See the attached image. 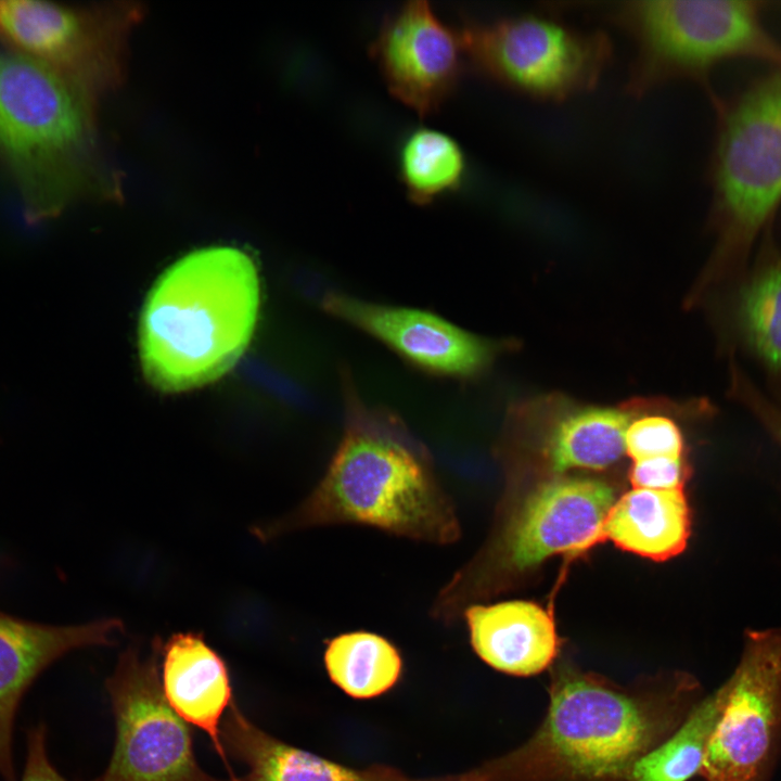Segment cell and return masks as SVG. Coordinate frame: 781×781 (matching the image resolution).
<instances>
[{
	"label": "cell",
	"instance_id": "obj_1",
	"mask_svg": "<svg viewBox=\"0 0 781 781\" xmlns=\"http://www.w3.org/2000/svg\"><path fill=\"white\" fill-rule=\"evenodd\" d=\"M344 428L319 482L289 513L254 527L263 541L360 525L414 541L459 540L460 521L425 445L393 411L369 405L343 372Z\"/></svg>",
	"mask_w": 781,
	"mask_h": 781
},
{
	"label": "cell",
	"instance_id": "obj_2",
	"mask_svg": "<svg viewBox=\"0 0 781 781\" xmlns=\"http://www.w3.org/2000/svg\"><path fill=\"white\" fill-rule=\"evenodd\" d=\"M696 688L683 677L668 691L630 692L563 669L537 732L488 763L492 781H630L636 763L674 732Z\"/></svg>",
	"mask_w": 781,
	"mask_h": 781
},
{
	"label": "cell",
	"instance_id": "obj_3",
	"mask_svg": "<svg viewBox=\"0 0 781 781\" xmlns=\"http://www.w3.org/2000/svg\"><path fill=\"white\" fill-rule=\"evenodd\" d=\"M259 283L251 257L231 246L193 252L156 282L140 321V357L155 387L180 392L229 370L253 332Z\"/></svg>",
	"mask_w": 781,
	"mask_h": 781
},
{
	"label": "cell",
	"instance_id": "obj_4",
	"mask_svg": "<svg viewBox=\"0 0 781 781\" xmlns=\"http://www.w3.org/2000/svg\"><path fill=\"white\" fill-rule=\"evenodd\" d=\"M98 104L51 68L0 51V162L28 222L57 217L87 194L116 195L98 170Z\"/></svg>",
	"mask_w": 781,
	"mask_h": 781
},
{
	"label": "cell",
	"instance_id": "obj_5",
	"mask_svg": "<svg viewBox=\"0 0 781 781\" xmlns=\"http://www.w3.org/2000/svg\"><path fill=\"white\" fill-rule=\"evenodd\" d=\"M710 176L717 241L705 286L727 283L746 269L756 239L781 203V65L721 111Z\"/></svg>",
	"mask_w": 781,
	"mask_h": 781
},
{
	"label": "cell",
	"instance_id": "obj_6",
	"mask_svg": "<svg viewBox=\"0 0 781 781\" xmlns=\"http://www.w3.org/2000/svg\"><path fill=\"white\" fill-rule=\"evenodd\" d=\"M635 46L627 90L642 97L716 64L755 57L781 65V44L765 29L757 3L741 0H630L603 9Z\"/></svg>",
	"mask_w": 781,
	"mask_h": 781
},
{
	"label": "cell",
	"instance_id": "obj_7",
	"mask_svg": "<svg viewBox=\"0 0 781 781\" xmlns=\"http://www.w3.org/2000/svg\"><path fill=\"white\" fill-rule=\"evenodd\" d=\"M459 34L464 56L475 69L542 101H564L592 90L613 52L605 33L542 14L471 22Z\"/></svg>",
	"mask_w": 781,
	"mask_h": 781
},
{
	"label": "cell",
	"instance_id": "obj_8",
	"mask_svg": "<svg viewBox=\"0 0 781 781\" xmlns=\"http://www.w3.org/2000/svg\"><path fill=\"white\" fill-rule=\"evenodd\" d=\"M143 15L136 2L0 0V41L100 102L126 79L130 37Z\"/></svg>",
	"mask_w": 781,
	"mask_h": 781
},
{
	"label": "cell",
	"instance_id": "obj_9",
	"mask_svg": "<svg viewBox=\"0 0 781 781\" xmlns=\"http://www.w3.org/2000/svg\"><path fill=\"white\" fill-rule=\"evenodd\" d=\"M159 642H153L149 656L138 645H129L106 679L116 739L99 781H225L201 768L192 731L164 695L157 668Z\"/></svg>",
	"mask_w": 781,
	"mask_h": 781
},
{
	"label": "cell",
	"instance_id": "obj_10",
	"mask_svg": "<svg viewBox=\"0 0 781 781\" xmlns=\"http://www.w3.org/2000/svg\"><path fill=\"white\" fill-rule=\"evenodd\" d=\"M724 688L700 774L705 781H767L781 741V628L745 633Z\"/></svg>",
	"mask_w": 781,
	"mask_h": 781
},
{
	"label": "cell",
	"instance_id": "obj_11",
	"mask_svg": "<svg viewBox=\"0 0 781 781\" xmlns=\"http://www.w3.org/2000/svg\"><path fill=\"white\" fill-rule=\"evenodd\" d=\"M331 316L363 331L409 363L440 376L471 380L485 373L504 348L420 309L329 292L321 300Z\"/></svg>",
	"mask_w": 781,
	"mask_h": 781
},
{
	"label": "cell",
	"instance_id": "obj_12",
	"mask_svg": "<svg viewBox=\"0 0 781 781\" xmlns=\"http://www.w3.org/2000/svg\"><path fill=\"white\" fill-rule=\"evenodd\" d=\"M614 489L592 478L566 477L538 487L510 522L494 565L522 572L562 553L578 554L605 539Z\"/></svg>",
	"mask_w": 781,
	"mask_h": 781
},
{
	"label": "cell",
	"instance_id": "obj_13",
	"mask_svg": "<svg viewBox=\"0 0 781 781\" xmlns=\"http://www.w3.org/2000/svg\"><path fill=\"white\" fill-rule=\"evenodd\" d=\"M370 53L389 92L421 116L437 112L464 67L460 34L426 1H409L386 16Z\"/></svg>",
	"mask_w": 781,
	"mask_h": 781
},
{
	"label": "cell",
	"instance_id": "obj_14",
	"mask_svg": "<svg viewBox=\"0 0 781 781\" xmlns=\"http://www.w3.org/2000/svg\"><path fill=\"white\" fill-rule=\"evenodd\" d=\"M118 618L55 626L22 619L0 611V777L17 781L13 730L22 699L36 679L66 654L112 645L123 630Z\"/></svg>",
	"mask_w": 781,
	"mask_h": 781
},
{
	"label": "cell",
	"instance_id": "obj_15",
	"mask_svg": "<svg viewBox=\"0 0 781 781\" xmlns=\"http://www.w3.org/2000/svg\"><path fill=\"white\" fill-rule=\"evenodd\" d=\"M728 283L721 327L731 354L737 349L756 360L781 404V252L770 236L753 264Z\"/></svg>",
	"mask_w": 781,
	"mask_h": 781
},
{
	"label": "cell",
	"instance_id": "obj_16",
	"mask_svg": "<svg viewBox=\"0 0 781 781\" xmlns=\"http://www.w3.org/2000/svg\"><path fill=\"white\" fill-rule=\"evenodd\" d=\"M162 689L171 708L203 731L225 765L229 781H242L221 742V726L235 700L225 660L199 632H178L159 643Z\"/></svg>",
	"mask_w": 781,
	"mask_h": 781
},
{
	"label": "cell",
	"instance_id": "obj_17",
	"mask_svg": "<svg viewBox=\"0 0 781 781\" xmlns=\"http://www.w3.org/2000/svg\"><path fill=\"white\" fill-rule=\"evenodd\" d=\"M225 751L247 768L242 781H485L481 767L465 773L413 779L388 766L355 769L297 748L268 734L242 710L222 728Z\"/></svg>",
	"mask_w": 781,
	"mask_h": 781
},
{
	"label": "cell",
	"instance_id": "obj_18",
	"mask_svg": "<svg viewBox=\"0 0 781 781\" xmlns=\"http://www.w3.org/2000/svg\"><path fill=\"white\" fill-rule=\"evenodd\" d=\"M462 616L471 645L489 666L514 676L546 669L558 654L559 639L551 614L525 600L473 603Z\"/></svg>",
	"mask_w": 781,
	"mask_h": 781
},
{
	"label": "cell",
	"instance_id": "obj_19",
	"mask_svg": "<svg viewBox=\"0 0 781 781\" xmlns=\"http://www.w3.org/2000/svg\"><path fill=\"white\" fill-rule=\"evenodd\" d=\"M550 411L545 454L551 469L602 470L626 452L630 402L622 407L579 405L564 398L545 399Z\"/></svg>",
	"mask_w": 781,
	"mask_h": 781
},
{
	"label": "cell",
	"instance_id": "obj_20",
	"mask_svg": "<svg viewBox=\"0 0 781 781\" xmlns=\"http://www.w3.org/2000/svg\"><path fill=\"white\" fill-rule=\"evenodd\" d=\"M683 488H632L612 505L604 526L605 539L657 562L680 554L691 529Z\"/></svg>",
	"mask_w": 781,
	"mask_h": 781
},
{
	"label": "cell",
	"instance_id": "obj_21",
	"mask_svg": "<svg viewBox=\"0 0 781 781\" xmlns=\"http://www.w3.org/2000/svg\"><path fill=\"white\" fill-rule=\"evenodd\" d=\"M330 679L355 699L379 696L399 680L402 658L385 637L357 630L332 638L324 652Z\"/></svg>",
	"mask_w": 781,
	"mask_h": 781
},
{
	"label": "cell",
	"instance_id": "obj_22",
	"mask_svg": "<svg viewBox=\"0 0 781 781\" xmlns=\"http://www.w3.org/2000/svg\"><path fill=\"white\" fill-rule=\"evenodd\" d=\"M725 688L695 705L684 721L633 766L630 781H687L700 773Z\"/></svg>",
	"mask_w": 781,
	"mask_h": 781
},
{
	"label": "cell",
	"instance_id": "obj_23",
	"mask_svg": "<svg viewBox=\"0 0 781 781\" xmlns=\"http://www.w3.org/2000/svg\"><path fill=\"white\" fill-rule=\"evenodd\" d=\"M464 172L462 149L445 132L415 129L400 149V179L408 197L417 204H427L458 189Z\"/></svg>",
	"mask_w": 781,
	"mask_h": 781
},
{
	"label": "cell",
	"instance_id": "obj_24",
	"mask_svg": "<svg viewBox=\"0 0 781 781\" xmlns=\"http://www.w3.org/2000/svg\"><path fill=\"white\" fill-rule=\"evenodd\" d=\"M631 418L626 430V453L632 462L684 457L686 441L678 423L669 415L648 412L646 405L632 401Z\"/></svg>",
	"mask_w": 781,
	"mask_h": 781
},
{
	"label": "cell",
	"instance_id": "obj_25",
	"mask_svg": "<svg viewBox=\"0 0 781 781\" xmlns=\"http://www.w3.org/2000/svg\"><path fill=\"white\" fill-rule=\"evenodd\" d=\"M729 396L746 409L781 448V404L763 392L734 358L729 366Z\"/></svg>",
	"mask_w": 781,
	"mask_h": 781
},
{
	"label": "cell",
	"instance_id": "obj_26",
	"mask_svg": "<svg viewBox=\"0 0 781 781\" xmlns=\"http://www.w3.org/2000/svg\"><path fill=\"white\" fill-rule=\"evenodd\" d=\"M688 471L686 458H654L633 462L629 479L633 488L675 489L684 487Z\"/></svg>",
	"mask_w": 781,
	"mask_h": 781
},
{
	"label": "cell",
	"instance_id": "obj_27",
	"mask_svg": "<svg viewBox=\"0 0 781 781\" xmlns=\"http://www.w3.org/2000/svg\"><path fill=\"white\" fill-rule=\"evenodd\" d=\"M48 729L38 722L26 730V756L20 781H68L53 766L47 750ZM91 781H99V778Z\"/></svg>",
	"mask_w": 781,
	"mask_h": 781
}]
</instances>
